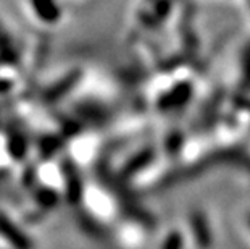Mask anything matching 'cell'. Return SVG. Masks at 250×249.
Wrapping results in <instances>:
<instances>
[{
    "instance_id": "cell-2",
    "label": "cell",
    "mask_w": 250,
    "mask_h": 249,
    "mask_svg": "<svg viewBox=\"0 0 250 249\" xmlns=\"http://www.w3.org/2000/svg\"><path fill=\"white\" fill-rule=\"evenodd\" d=\"M189 94H190V88L186 84L184 89L181 91V89H174V91L169 94L168 97H165L163 99V105L165 107H173V105H178L179 102H184L186 99L189 97Z\"/></svg>"
},
{
    "instance_id": "cell-1",
    "label": "cell",
    "mask_w": 250,
    "mask_h": 249,
    "mask_svg": "<svg viewBox=\"0 0 250 249\" xmlns=\"http://www.w3.org/2000/svg\"><path fill=\"white\" fill-rule=\"evenodd\" d=\"M0 236L13 249H34L33 240L3 210H0Z\"/></svg>"
}]
</instances>
